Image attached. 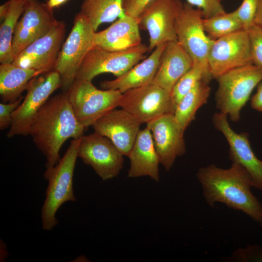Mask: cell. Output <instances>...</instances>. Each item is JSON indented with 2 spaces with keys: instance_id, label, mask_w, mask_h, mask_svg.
I'll return each instance as SVG.
<instances>
[{
  "instance_id": "6da1fadb",
  "label": "cell",
  "mask_w": 262,
  "mask_h": 262,
  "mask_svg": "<svg viewBox=\"0 0 262 262\" xmlns=\"http://www.w3.org/2000/svg\"><path fill=\"white\" fill-rule=\"evenodd\" d=\"M197 178L208 204L221 202L228 207L243 212L262 227V205L251 191L253 179L237 163L223 169L214 164L199 168Z\"/></svg>"
},
{
  "instance_id": "7a4b0ae2",
  "label": "cell",
  "mask_w": 262,
  "mask_h": 262,
  "mask_svg": "<svg viewBox=\"0 0 262 262\" xmlns=\"http://www.w3.org/2000/svg\"><path fill=\"white\" fill-rule=\"evenodd\" d=\"M84 129L74 115L67 92H63L49 98L41 108L29 135L45 156L48 168L60 160L59 152L64 143L69 138L82 136Z\"/></svg>"
},
{
  "instance_id": "3957f363",
  "label": "cell",
  "mask_w": 262,
  "mask_h": 262,
  "mask_svg": "<svg viewBox=\"0 0 262 262\" xmlns=\"http://www.w3.org/2000/svg\"><path fill=\"white\" fill-rule=\"evenodd\" d=\"M82 137L73 139L58 163L53 167L46 168L44 173V177L48 181V185L41 210L43 230L49 231L57 225L56 214L64 203L76 200L73 180Z\"/></svg>"
},
{
  "instance_id": "277c9868",
  "label": "cell",
  "mask_w": 262,
  "mask_h": 262,
  "mask_svg": "<svg viewBox=\"0 0 262 262\" xmlns=\"http://www.w3.org/2000/svg\"><path fill=\"white\" fill-rule=\"evenodd\" d=\"M216 79L218 83L215 93L217 109L231 121H239L242 109L262 81V69L248 65L227 71Z\"/></svg>"
},
{
  "instance_id": "5b68a950",
  "label": "cell",
  "mask_w": 262,
  "mask_h": 262,
  "mask_svg": "<svg viewBox=\"0 0 262 262\" xmlns=\"http://www.w3.org/2000/svg\"><path fill=\"white\" fill-rule=\"evenodd\" d=\"M96 31L88 18L81 12L74 18L73 27L63 43L55 69L60 75L61 88L67 92L74 83L83 59L95 46Z\"/></svg>"
},
{
  "instance_id": "8992f818",
  "label": "cell",
  "mask_w": 262,
  "mask_h": 262,
  "mask_svg": "<svg viewBox=\"0 0 262 262\" xmlns=\"http://www.w3.org/2000/svg\"><path fill=\"white\" fill-rule=\"evenodd\" d=\"M203 19L201 10L176 0L175 29L177 41L190 56L193 64L199 65L209 72L208 56L214 40L205 33Z\"/></svg>"
},
{
  "instance_id": "52a82bcc",
  "label": "cell",
  "mask_w": 262,
  "mask_h": 262,
  "mask_svg": "<svg viewBox=\"0 0 262 262\" xmlns=\"http://www.w3.org/2000/svg\"><path fill=\"white\" fill-rule=\"evenodd\" d=\"M74 115L85 128L118 106L122 93L118 90H101L92 81L75 80L67 92Z\"/></svg>"
},
{
  "instance_id": "ba28073f",
  "label": "cell",
  "mask_w": 262,
  "mask_h": 262,
  "mask_svg": "<svg viewBox=\"0 0 262 262\" xmlns=\"http://www.w3.org/2000/svg\"><path fill=\"white\" fill-rule=\"evenodd\" d=\"M61 86V78L56 70L36 76L31 79L27 86L24 99L12 114L7 137L29 135L31 125L37 114L50 96Z\"/></svg>"
},
{
  "instance_id": "9c48e42d",
  "label": "cell",
  "mask_w": 262,
  "mask_h": 262,
  "mask_svg": "<svg viewBox=\"0 0 262 262\" xmlns=\"http://www.w3.org/2000/svg\"><path fill=\"white\" fill-rule=\"evenodd\" d=\"M147 52L148 47L143 43L122 50H110L95 46L83 59L76 79L92 81L105 73L119 77L143 60Z\"/></svg>"
},
{
  "instance_id": "30bf717a",
  "label": "cell",
  "mask_w": 262,
  "mask_h": 262,
  "mask_svg": "<svg viewBox=\"0 0 262 262\" xmlns=\"http://www.w3.org/2000/svg\"><path fill=\"white\" fill-rule=\"evenodd\" d=\"M118 106L142 124L162 115L174 114L176 104L170 92L152 83L123 93Z\"/></svg>"
},
{
  "instance_id": "8fae6325",
  "label": "cell",
  "mask_w": 262,
  "mask_h": 262,
  "mask_svg": "<svg viewBox=\"0 0 262 262\" xmlns=\"http://www.w3.org/2000/svg\"><path fill=\"white\" fill-rule=\"evenodd\" d=\"M253 64L246 30H242L214 40L208 56L212 78L234 68Z\"/></svg>"
},
{
  "instance_id": "7c38bea8",
  "label": "cell",
  "mask_w": 262,
  "mask_h": 262,
  "mask_svg": "<svg viewBox=\"0 0 262 262\" xmlns=\"http://www.w3.org/2000/svg\"><path fill=\"white\" fill-rule=\"evenodd\" d=\"M78 158L103 180L116 177L123 167V155L111 140L96 132L82 137Z\"/></svg>"
},
{
  "instance_id": "4fadbf2b",
  "label": "cell",
  "mask_w": 262,
  "mask_h": 262,
  "mask_svg": "<svg viewBox=\"0 0 262 262\" xmlns=\"http://www.w3.org/2000/svg\"><path fill=\"white\" fill-rule=\"evenodd\" d=\"M59 22L53 9L38 0H25L22 16L14 33L12 47L14 58L22 50L47 33Z\"/></svg>"
},
{
  "instance_id": "5bb4252c",
  "label": "cell",
  "mask_w": 262,
  "mask_h": 262,
  "mask_svg": "<svg viewBox=\"0 0 262 262\" xmlns=\"http://www.w3.org/2000/svg\"><path fill=\"white\" fill-rule=\"evenodd\" d=\"M66 24L59 21L47 33L37 39L16 55L13 64L45 74L54 70L63 44Z\"/></svg>"
},
{
  "instance_id": "9a60e30c",
  "label": "cell",
  "mask_w": 262,
  "mask_h": 262,
  "mask_svg": "<svg viewBox=\"0 0 262 262\" xmlns=\"http://www.w3.org/2000/svg\"><path fill=\"white\" fill-rule=\"evenodd\" d=\"M146 124L151 133L160 164L169 171L176 158L186 152L184 132L174 114L162 115Z\"/></svg>"
},
{
  "instance_id": "2e32d148",
  "label": "cell",
  "mask_w": 262,
  "mask_h": 262,
  "mask_svg": "<svg viewBox=\"0 0 262 262\" xmlns=\"http://www.w3.org/2000/svg\"><path fill=\"white\" fill-rule=\"evenodd\" d=\"M176 5V0H155L138 18L140 28L149 34L148 52L162 44L177 41Z\"/></svg>"
},
{
  "instance_id": "e0dca14e",
  "label": "cell",
  "mask_w": 262,
  "mask_h": 262,
  "mask_svg": "<svg viewBox=\"0 0 262 262\" xmlns=\"http://www.w3.org/2000/svg\"><path fill=\"white\" fill-rule=\"evenodd\" d=\"M228 116L221 112L215 113L212 118L214 127L226 138L229 146V158L232 162L243 166L251 176L254 187L262 190V161L252 150L248 135L238 133L230 127Z\"/></svg>"
},
{
  "instance_id": "ac0fdd59",
  "label": "cell",
  "mask_w": 262,
  "mask_h": 262,
  "mask_svg": "<svg viewBox=\"0 0 262 262\" xmlns=\"http://www.w3.org/2000/svg\"><path fill=\"white\" fill-rule=\"evenodd\" d=\"M141 123L123 109H114L92 125L96 132L106 137L123 155L129 156L140 131Z\"/></svg>"
},
{
  "instance_id": "d6986e66",
  "label": "cell",
  "mask_w": 262,
  "mask_h": 262,
  "mask_svg": "<svg viewBox=\"0 0 262 262\" xmlns=\"http://www.w3.org/2000/svg\"><path fill=\"white\" fill-rule=\"evenodd\" d=\"M193 66L190 56L177 41L166 44L152 83L169 92Z\"/></svg>"
},
{
  "instance_id": "ffe728a7",
  "label": "cell",
  "mask_w": 262,
  "mask_h": 262,
  "mask_svg": "<svg viewBox=\"0 0 262 262\" xmlns=\"http://www.w3.org/2000/svg\"><path fill=\"white\" fill-rule=\"evenodd\" d=\"M138 18L124 14L107 28L95 34V46L110 50H122L142 43Z\"/></svg>"
},
{
  "instance_id": "44dd1931",
  "label": "cell",
  "mask_w": 262,
  "mask_h": 262,
  "mask_svg": "<svg viewBox=\"0 0 262 262\" xmlns=\"http://www.w3.org/2000/svg\"><path fill=\"white\" fill-rule=\"evenodd\" d=\"M128 157L130 161L128 178L148 176L159 181L160 162L151 133L147 126L139 131Z\"/></svg>"
},
{
  "instance_id": "7402d4cb",
  "label": "cell",
  "mask_w": 262,
  "mask_h": 262,
  "mask_svg": "<svg viewBox=\"0 0 262 262\" xmlns=\"http://www.w3.org/2000/svg\"><path fill=\"white\" fill-rule=\"evenodd\" d=\"M166 44L157 47L147 58L122 75L114 80L102 82L101 87L104 89L118 90L123 93L130 89L152 83Z\"/></svg>"
},
{
  "instance_id": "603a6c76",
  "label": "cell",
  "mask_w": 262,
  "mask_h": 262,
  "mask_svg": "<svg viewBox=\"0 0 262 262\" xmlns=\"http://www.w3.org/2000/svg\"><path fill=\"white\" fill-rule=\"evenodd\" d=\"M42 74L39 71L10 64L0 65V95L2 102H13L21 98L29 82Z\"/></svg>"
},
{
  "instance_id": "cb8c5ba5",
  "label": "cell",
  "mask_w": 262,
  "mask_h": 262,
  "mask_svg": "<svg viewBox=\"0 0 262 262\" xmlns=\"http://www.w3.org/2000/svg\"><path fill=\"white\" fill-rule=\"evenodd\" d=\"M210 92L209 83L201 81L177 104L174 115L184 132L195 119L198 109L207 102Z\"/></svg>"
},
{
  "instance_id": "d4e9b609",
  "label": "cell",
  "mask_w": 262,
  "mask_h": 262,
  "mask_svg": "<svg viewBox=\"0 0 262 262\" xmlns=\"http://www.w3.org/2000/svg\"><path fill=\"white\" fill-rule=\"evenodd\" d=\"M124 0H83L80 12L89 20L95 31L102 23L111 22L124 15Z\"/></svg>"
},
{
  "instance_id": "484cf974",
  "label": "cell",
  "mask_w": 262,
  "mask_h": 262,
  "mask_svg": "<svg viewBox=\"0 0 262 262\" xmlns=\"http://www.w3.org/2000/svg\"><path fill=\"white\" fill-rule=\"evenodd\" d=\"M25 0H11L8 13L0 26V63H12L14 60L12 41L18 19L23 14Z\"/></svg>"
},
{
  "instance_id": "4316f807",
  "label": "cell",
  "mask_w": 262,
  "mask_h": 262,
  "mask_svg": "<svg viewBox=\"0 0 262 262\" xmlns=\"http://www.w3.org/2000/svg\"><path fill=\"white\" fill-rule=\"evenodd\" d=\"M203 27L207 35L213 40L244 30L235 11L208 18H204Z\"/></svg>"
},
{
  "instance_id": "83f0119b",
  "label": "cell",
  "mask_w": 262,
  "mask_h": 262,
  "mask_svg": "<svg viewBox=\"0 0 262 262\" xmlns=\"http://www.w3.org/2000/svg\"><path fill=\"white\" fill-rule=\"evenodd\" d=\"M212 77L210 72L199 65L193 66L176 83L171 94L177 104L198 82L204 81L209 83Z\"/></svg>"
},
{
  "instance_id": "f1b7e54d",
  "label": "cell",
  "mask_w": 262,
  "mask_h": 262,
  "mask_svg": "<svg viewBox=\"0 0 262 262\" xmlns=\"http://www.w3.org/2000/svg\"><path fill=\"white\" fill-rule=\"evenodd\" d=\"M246 31L253 64L262 69V27L253 23Z\"/></svg>"
},
{
  "instance_id": "f546056e",
  "label": "cell",
  "mask_w": 262,
  "mask_h": 262,
  "mask_svg": "<svg viewBox=\"0 0 262 262\" xmlns=\"http://www.w3.org/2000/svg\"><path fill=\"white\" fill-rule=\"evenodd\" d=\"M260 0H243L241 5L235 10L244 30H247L253 24Z\"/></svg>"
},
{
  "instance_id": "4dcf8cb0",
  "label": "cell",
  "mask_w": 262,
  "mask_h": 262,
  "mask_svg": "<svg viewBox=\"0 0 262 262\" xmlns=\"http://www.w3.org/2000/svg\"><path fill=\"white\" fill-rule=\"evenodd\" d=\"M222 0H186L190 5L202 10L204 18H210L225 13Z\"/></svg>"
},
{
  "instance_id": "1f68e13d",
  "label": "cell",
  "mask_w": 262,
  "mask_h": 262,
  "mask_svg": "<svg viewBox=\"0 0 262 262\" xmlns=\"http://www.w3.org/2000/svg\"><path fill=\"white\" fill-rule=\"evenodd\" d=\"M22 98L13 102L0 103V129L3 130L10 127L13 112L22 102Z\"/></svg>"
},
{
  "instance_id": "d6a6232c",
  "label": "cell",
  "mask_w": 262,
  "mask_h": 262,
  "mask_svg": "<svg viewBox=\"0 0 262 262\" xmlns=\"http://www.w3.org/2000/svg\"><path fill=\"white\" fill-rule=\"evenodd\" d=\"M155 0H124L123 8L124 13L138 18L147 7Z\"/></svg>"
},
{
  "instance_id": "836d02e7",
  "label": "cell",
  "mask_w": 262,
  "mask_h": 262,
  "mask_svg": "<svg viewBox=\"0 0 262 262\" xmlns=\"http://www.w3.org/2000/svg\"><path fill=\"white\" fill-rule=\"evenodd\" d=\"M250 105L253 109L262 113V81L258 85L256 92L251 98Z\"/></svg>"
},
{
  "instance_id": "e575fe53",
  "label": "cell",
  "mask_w": 262,
  "mask_h": 262,
  "mask_svg": "<svg viewBox=\"0 0 262 262\" xmlns=\"http://www.w3.org/2000/svg\"><path fill=\"white\" fill-rule=\"evenodd\" d=\"M253 23L262 27V0L259 2Z\"/></svg>"
},
{
  "instance_id": "d590c367",
  "label": "cell",
  "mask_w": 262,
  "mask_h": 262,
  "mask_svg": "<svg viewBox=\"0 0 262 262\" xmlns=\"http://www.w3.org/2000/svg\"><path fill=\"white\" fill-rule=\"evenodd\" d=\"M11 0H9L0 6V20L2 22L7 16L10 6Z\"/></svg>"
},
{
  "instance_id": "8d00e7d4",
  "label": "cell",
  "mask_w": 262,
  "mask_h": 262,
  "mask_svg": "<svg viewBox=\"0 0 262 262\" xmlns=\"http://www.w3.org/2000/svg\"><path fill=\"white\" fill-rule=\"evenodd\" d=\"M0 262H4L6 259L8 255V252L7 251L6 245L5 243L2 240H0Z\"/></svg>"
},
{
  "instance_id": "74e56055",
  "label": "cell",
  "mask_w": 262,
  "mask_h": 262,
  "mask_svg": "<svg viewBox=\"0 0 262 262\" xmlns=\"http://www.w3.org/2000/svg\"><path fill=\"white\" fill-rule=\"evenodd\" d=\"M67 0H48L47 3L51 9L57 7L65 3Z\"/></svg>"
}]
</instances>
